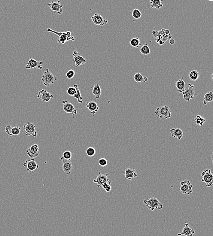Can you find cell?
<instances>
[{
  "instance_id": "obj_1",
  "label": "cell",
  "mask_w": 213,
  "mask_h": 236,
  "mask_svg": "<svg viewBox=\"0 0 213 236\" xmlns=\"http://www.w3.org/2000/svg\"><path fill=\"white\" fill-rule=\"evenodd\" d=\"M47 31L53 33L56 35L59 36V39L58 40L57 42L62 44H65L66 41L72 40L74 41L75 40V37L72 35V32L70 31H67L66 32H58L54 31L50 28H48Z\"/></svg>"
},
{
  "instance_id": "obj_2",
  "label": "cell",
  "mask_w": 213,
  "mask_h": 236,
  "mask_svg": "<svg viewBox=\"0 0 213 236\" xmlns=\"http://www.w3.org/2000/svg\"><path fill=\"white\" fill-rule=\"evenodd\" d=\"M143 204L151 211H154L156 208L161 210L163 207L162 204L155 197L151 198L147 200L145 199L143 201Z\"/></svg>"
},
{
  "instance_id": "obj_3",
  "label": "cell",
  "mask_w": 213,
  "mask_h": 236,
  "mask_svg": "<svg viewBox=\"0 0 213 236\" xmlns=\"http://www.w3.org/2000/svg\"><path fill=\"white\" fill-rule=\"evenodd\" d=\"M56 77L54 76V74L50 71L48 69H46V71L44 72L43 75L41 77V80L43 82L44 86H49L51 84L55 83V81L57 80Z\"/></svg>"
},
{
  "instance_id": "obj_4",
  "label": "cell",
  "mask_w": 213,
  "mask_h": 236,
  "mask_svg": "<svg viewBox=\"0 0 213 236\" xmlns=\"http://www.w3.org/2000/svg\"><path fill=\"white\" fill-rule=\"evenodd\" d=\"M154 113L160 119H169L171 116V111L168 106L165 105L162 107H158L154 111Z\"/></svg>"
},
{
  "instance_id": "obj_5",
  "label": "cell",
  "mask_w": 213,
  "mask_h": 236,
  "mask_svg": "<svg viewBox=\"0 0 213 236\" xmlns=\"http://www.w3.org/2000/svg\"><path fill=\"white\" fill-rule=\"evenodd\" d=\"M201 181L206 187H211L213 184V175L210 169H205L201 173Z\"/></svg>"
},
{
  "instance_id": "obj_6",
  "label": "cell",
  "mask_w": 213,
  "mask_h": 236,
  "mask_svg": "<svg viewBox=\"0 0 213 236\" xmlns=\"http://www.w3.org/2000/svg\"><path fill=\"white\" fill-rule=\"evenodd\" d=\"M108 174H103L99 172V175L96 179L93 180V182L97 183V187L99 188H102V185L105 183L111 184V180L108 178Z\"/></svg>"
},
{
  "instance_id": "obj_7",
  "label": "cell",
  "mask_w": 213,
  "mask_h": 236,
  "mask_svg": "<svg viewBox=\"0 0 213 236\" xmlns=\"http://www.w3.org/2000/svg\"><path fill=\"white\" fill-rule=\"evenodd\" d=\"M189 87L185 88L182 93L184 99L187 102L190 101L191 99H193L195 97V86L189 83Z\"/></svg>"
},
{
  "instance_id": "obj_8",
  "label": "cell",
  "mask_w": 213,
  "mask_h": 236,
  "mask_svg": "<svg viewBox=\"0 0 213 236\" xmlns=\"http://www.w3.org/2000/svg\"><path fill=\"white\" fill-rule=\"evenodd\" d=\"M36 126L30 122H27L24 125L23 129L25 131L26 136L32 135V136L36 137L37 135V132L35 129Z\"/></svg>"
},
{
  "instance_id": "obj_9",
  "label": "cell",
  "mask_w": 213,
  "mask_h": 236,
  "mask_svg": "<svg viewBox=\"0 0 213 236\" xmlns=\"http://www.w3.org/2000/svg\"><path fill=\"white\" fill-rule=\"evenodd\" d=\"M181 187L180 189L183 194L191 195L193 192V185L189 180L181 181Z\"/></svg>"
},
{
  "instance_id": "obj_10",
  "label": "cell",
  "mask_w": 213,
  "mask_h": 236,
  "mask_svg": "<svg viewBox=\"0 0 213 236\" xmlns=\"http://www.w3.org/2000/svg\"><path fill=\"white\" fill-rule=\"evenodd\" d=\"M87 62V60L84 57L81 56V54L77 52L76 50H74L73 53V63L74 64L75 66H79L84 65Z\"/></svg>"
},
{
  "instance_id": "obj_11",
  "label": "cell",
  "mask_w": 213,
  "mask_h": 236,
  "mask_svg": "<svg viewBox=\"0 0 213 236\" xmlns=\"http://www.w3.org/2000/svg\"><path fill=\"white\" fill-rule=\"evenodd\" d=\"M23 165L26 168L29 173H32L39 168V165L34 159H27L24 162Z\"/></svg>"
},
{
  "instance_id": "obj_12",
  "label": "cell",
  "mask_w": 213,
  "mask_h": 236,
  "mask_svg": "<svg viewBox=\"0 0 213 236\" xmlns=\"http://www.w3.org/2000/svg\"><path fill=\"white\" fill-rule=\"evenodd\" d=\"M26 152L30 158L34 159L39 155V146L37 144H33L26 150Z\"/></svg>"
},
{
  "instance_id": "obj_13",
  "label": "cell",
  "mask_w": 213,
  "mask_h": 236,
  "mask_svg": "<svg viewBox=\"0 0 213 236\" xmlns=\"http://www.w3.org/2000/svg\"><path fill=\"white\" fill-rule=\"evenodd\" d=\"M60 160L62 162L63 172H64L66 174L69 175L71 174L73 169L72 163L71 160L64 159L63 157H61Z\"/></svg>"
},
{
  "instance_id": "obj_14",
  "label": "cell",
  "mask_w": 213,
  "mask_h": 236,
  "mask_svg": "<svg viewBox=\"0 0 213 236\" xmlns=\"http://www.w3.org/2000/svg\"><path fill=\"white\" fill-rule=\"evenodd\" d=\"M37 97L43 102H47L50 101L51 98L53 97V95L51 93L47 92L46 89H43L39 92Z\"/></svg>"
},
{
  "instance_id": "obj_15",
  "label": "cell",
  "mask_w": 213,
  "mask_h": 236,
  "mask_svg": "<svg viewBox=\"0 0 213 236\" xmlns=\"http://www.w3.org/2000/svg\"><path fill=\"white\" fill-rule=\"evenodd\" d=\"M47 5L52 11L56 12L59 15L62 14V8L63 6L60 4V1L52 2L50 3H48Z\"/></svg>"
},
{
  "instance_id": "obj_16",
  "label": "cell",
  "mask_w": 213,
  "mask_h": 236,
  "mask_svg": "<svg viewBox=\"0 0 213 236\" xmlns=\"http://www.w3.org/2000/svg\"><path fill=\"white\" fill-rule=\"evenodd\" d=\"M43 62H39L36 61L33 58H30L28 61V62L26 64V69H31L32 68H36V69L42 70L43 68Z\"/></svg>"
},
{
  "instance_id": "obj_17",
  "label": "cell",
  "mask_w": 213,
  "mask_h": 236,
  "mask_svg": "<svg viewBox=\"0 0 213 236\" xmlns=\"http://www.w3.org/2000/svg\"><path fill=\"white\" fill-rule=\"evenodd\" d=\"M91 20L94 24L100 26H103L108 23L107 20H105L100 14L97 13H96L91 17Z\"/></svg>"
},
{
  "instance_id": "obj_18",
  "label": "cell",
  "mask_w": 213,
  "mask_h": 236,
  "mask_svg": "<svg viewBox=\"0 0 213 236\" xmlns=\"http://www.w3.org/2000/svg\"><path fill=\"white\" fill-rule=\"evenodd\" d=\"M21 130V128L18 126L12 127L10 125H8L5 127L6 133L10 136L18 135L20 134Z\"/></svg>"
},
{
  "instance_id": "obj_19",
  "label": "cell",
  "mask_w": 213,
  "mask_h": 236,
  "mask_svg": "<svg viewBox=\"0 0 213 236\" xmlns=\"http://www.w3.org/2000/svg\"><path fill=\"white\" fill-rule=\"evenodd\" d=\"M192 226H193V225L189 226V223L186 222L184 224V228L182 231L181 233H178V236H181L182 235H184L185 236H193V235L195 234L196 231L192 228L191 227Z\"/></svg>"
},
{
  "instance_id": "obj_20",
  "label": "cell",
  "mask_w": 213,
  "mask_h": 236,
  "mask_svg": "<svg viewBox=\"0 0 213 236\" xmlns=\"http://www.w3.org/2000/svg\"><path fill=\"white\" fill-rule=\"evenodd\" d=\"M124 175L126 179L130 180H132L138 176L135 169V168H127L125 170Z\"/></svg>"
},
{
  "instance_id": "obj_21",
  "label": "cell",
  "mask_w": 213,
  "mask_h": 236,
  "mask_svg": "<svg viewBox=\"0 0 213 236\" xmlns=\"http://www.w3.org/2000/svg\"><path fill=\"white\" fill-rule=\"evenodd\" d=\"M86 107L89 110L90 113L94 116L95 114L98 112L99 110V107L96 102L90 101L87 102Z\"/></svg>"
},
{
  "instance_id": "obj_22",
  "label": "cell",
  "mask_w": 213,
  "mask_h": 236,
  "mask_svg": "<svg viewBox=\"0 0 213 236\" xmlns=\"http://www.w3.org/2000/svg\"><path fill=\"white\" fill-rule=\"evenodd\" d=\"M63 105V110L65 113H72L73 112L74 110H75L74 106L72 104L66 100H64L62 101Z\"/></svg>"
},
{
  "instance_id": "obj_23",
  "label": "cell",
  "mask_w": 213,
  "mask_h": 236,
  "mask_svg": "<svg viewBox=\"0 0 213 236\" xmlns=\"http://www.w3.org/2000/svg\"><path fill=\"white\" fill-rule=\"evenodd\" d=\"M171 136L174 138H177L178 140H181L183 135V132L180 128L172 129L170 130Z\"/></svg>"
},
{
  "instance_id": "obj_24",
  "label": "cell",
  "mask_w": 213,
  "mask_h": 236,
  "mask_svg": "<svg viewBox=\"0 0 213 236\" xmlns=\"http://www.w3.org/2000/svg\"><path fill=\"white\" fill-rule=\"evenodd\" d=\"M184 76L181 79L179 80L175 83V86L180 93H182L186 88L185 82L183 80Z\"/></svg>"
},
{
  "instance_id": "obj_25",
  "label": "cell",
  "mask_w": 213,
  "mask_h": 236,
  "mask_svg": "<svg viewBox=\"0 0 213 236\" xmlns=\"http://www.w3.org/2000/svg\"><path fill=\"white\" fill-rule=\"evenodd\" d=\"M92 87V92L93 95L95 96L96 99H99L101 96V94H102V89H101L100 85L98 84H96L90 88Z\"/></svg>"
},
{
  "instance_id": "obj_26",
  "label": "cell",
  "mask_w": 213,
  "mask_h": 236,
  "mask_svg": "<svg viewBox=\"0 0 213 236\" xmlns=\"http://www.w3.org/2000/svg\"><path fill=\"white\" fill-rule=\"evenodd\" d=\"M74 87L76 89V93L73 96L75 98V99H77L79 103L82 104L83 103V97L81 96L80 89L79 88L78 86L76 84H75L74 85Z\"/></svg>"
},
{
  "instance_id": "obj_27",
  "label": "cell",
  "mask_w": 213,
  "mask_h": 236,
  "mask_svg": "<svg viewBox=\"0 0 213 236\" xmlns=\"http://www.w3.org/2000/svg\"><path fill=\"white\" fill-rule=\"evenodd\" d=\"M213 101V93L212 91L208 92L206 93L204 96V101L203 104L204 105H206L208 102Z\"/></svg>"
},
{
  "instance_id": "obj_28",
  "label": "cell",
  "mask_w": 213,
  "mask_h": 236,
  "mask_svg": "<svg viewBox=\"0 0 213 236\" xmlns=\"http://www.w3.org/2000/svg\"><path fill=\"white\" fill-rule=\"evenodd\" d=\"M163 4L161 1H150V7L151 8H156L159 10L160 8H162Z\"/></svg>"
},
{
  "instance_id": "obj_29",
  "label": "cell",
  "mask_w": 213,
  "mask_h": 236,
  "mask_svg": "<svg viewBox=\"0 0 213 236\" xmlns=\"http://www.w3.org/2000/svg\"><path fill=\"white\" fill-rule=\"evenodd\" d=\"M130 44L133 47L138 48L140 46H141V40L138 37L133 38L130 40Z\"/></svg>"
},
{
  "instance_id": "obj_30",
  "label": "cell",
  "mask_w": 213,
  "mask_h": 236,
  "mask_svg": "<svg viewBox=\"0 0 213 236\" xmlns=\"http://www.w3.org/2000/svg\"><path fill=\"white\" fill-rule=\"evenodd\" d=\"M199 73L197 71H192L189 74L190 79L193 81H196L199 78Z\"/></svg>"
},
{
  "instance_id": "obj_31",
  "label": "cell",
  "mask_w": 213,
  "mask_h": 236,
  "mask_svg": "<svg viewBox=\"0 0 213 236\" xmlns=\"http://www.w3.org/2000/svg\"><path fill=\"white\" fill-rule=\"evenodd\" d=\"M140 50L141 53L143 55H148L151 53V50L147 44L143 45Z\"/></svg>"
},
{
  "instance_id": "obj_32",
  "label": "cell",
  "mask_w": 213,
  "mask_h": 236,
  "mask_svg": "<svg viewBox=\"0 0 213 236\" xmlns=\"http://www.w3.org/2000/svg\"><path fill=\"white\" fill-rule=\"evenodd\" d=\"M194 120H195V121L196 124L197 125H199L201 126H203V124L206 121L205 118L203 117V116H201V115H197V116H196Z\"/></svg>"
},
{
  "instance_id": "obj_33",
  "label": "cell",
  "mask_w": 213,
  "mask_h": 236,
  "mask_svg": "<svg viewBox=\"0 0 213 236\" xmlns=\"http://www.w3.org/2000/svg\"><path fill=\"white\" fill-rule=\"evenodd\" d=\"M134 79L135 81L137 83H140L143 81L144 77L142 74L140 73H137L135 74L134 76Z\"/></svg>"
},
{
  "instance_id": "obj_34",
  "label": "cell",
  "mask_w": 213,
  "mask_h": 236,
  "mask_svg": "<svg viewBox=\"0 0 213 236\" xmlns=\"http://www.w3.org/2000/svg\"><path fill=\"white\" fill-rule=\"evenodd\" d=\"M132 17L134 18L138 19L140 18L141 17L142 13L139 10L137 9H135L133 10V11H132Z\"/></svg>"
},
{
  "instance_id": "obj_35",
  "label": "cell",
  "mask_w": 213,
  "mask_h": 236,
  "mask_svg": "<svg viewBox=\"0 0 213 236\" xmlns=\"http://www.w3.org/2000/svg\"><path fill=\"white\" fill-rule=\"evenodd\" d=\"M96 153V149L93 147H89L86 151V153L89 157H93Z\"/></svg>"
},
{
  "instance_id": "obj_36",
  "label": "cell",
  "mask_w": 213,
  "mask_h": 236,
  "mask_svg": "<svg viewBox=\"0 0 213 236\" xmlns=\"http://www.w3.org/2000/svg\"><path fill=\"white\" fill-rule=\"evenodd\" d=\"M62 157H63L64 159L71 160L72 159V152H71L69 150L65 151L63 153Z\"/></svg>"
},
{
  "instance_id": "obj_37",
  "label": "cell",
  "mask_w": 213,
  "mask_h": 236,
  "mask_svg": "<svg viewBox=\"0 0 213 236\" xmlns=\"http://www.w3.org/2000/svg\"><path fill=\"white\" fill-rule=\"evenodd\" d=\"M67 93L69 95L73 96L76 93V89L74 86L69 87L67 89Z\"/></svg>"
},
{
  "instance_id": "obj_38",
  "label": "cell",
  "mask_w": 213,
  "mask_h": 236,
  "mask_svg": "<svg viewBox=\"0 0 213 236\" xmlns=\"http://www.w3.org/2000/svg\"><path fill=\"white\" fill-rule=\"evenodd\" d=\"M75 74V72L74 70H70L66 72V76L67 78L69 79H71L73 78Z\"/></svg>"
},
{
  "instance_id": "obj_39",
  "label": "cell",
  "mask_w": 213,
  "mask_h": 236,
  "mask_svg": "<svg viewBox=\"0 0 213 236\" xmlns=\"http://www.w3.org/2000/svg\"><path fill=\"white\" fill-rule=\"evenodd\" d=\"M98 164L102 167L106 166L108 164L107 160L105 158H101L98 161Z\"/></svg>"
},
{
  "instance_id": "obj_40",
  "label": "cell",
  "mask_w": 213,
  "mask_h": 236,
  "mask_svg": "<svg viewBox=\"0 0 213 236\" xmlns=\"http://www.w3.org/2000/svg\"><path fill=\"white\" fill-rule=\"evenodd\" d=\"M102 187L105 190V191L107 192H109L111 190V187L110 184L107 183H105L102 185Z\"/></svg>"
},
{
  "instance_id": "obj_41",
  "label": "cell",
  "mask_w": 213,
  "mask_h": 236,
  "mask_svg": "<svg viewBox=\"0 0 213 236\" xmlns=\"http://www.w3.org/2000/svg\"><path fill=\"white\" fill-rule=\"evenodd\" d=\"M169 43H170L171 45H174L175 43V41L174 39H170V41H169Z\"/></svg>"
},
{
  "instance_id": "obj_42",
  "label": "cell",
  "mask_w": 213,
  "mask_h": 236,
  "mask_svg": "<svg viewBox=\"0 0 213 236\" xmlns=\"http://www.w3.org/2000/svg\"><path fill=\"white\" fill-rule=\"evenodd\" d=\"M169 32H169V30H168V29H166V30H165L164 33L166 35H169L170 34Z\"/></svg>"
},
{
  "instance_id": "obj_43",
  "label": "cell",
  "mask_w": 213,
  "mask_h": 236,
  "mask_svg": "<svg viewBox=\"0 0 213 236\" xmlns=\"http://www.w3.org/2000/svg\"><path fill=\"white\" fill-rule=\"evenodd\" d=\"M148 81V78L147 77H144L143 81V82H146Z\"/></svg>"
},
{
  "instance_id": "obj_44",
  "label": "cell",
  "mask_w": 213,
  "mask_h": 236,
  "mask_svg": "<svg viewBox=\"0 0 213 236\" xmlns=\"http://www.w3.org/2000/svg\"><path fill=\"white\" fill-rule=\"evenodd\" d=\"M72 116L73 117V118H74V116L75 114H77V111H76V110H75V109L74 110L73 112L72 113Z\"/></svg>"
},
{
  "instance_id": "obj_45",
  "label": "cell",
  "mask_w": 213,
  "mask_h": 236,
  "mask_svg": "<svg viewBox=\"0 0 213 236\" xmlns=\"http://www.w3.org/2000/svg\"><path fill=\"white\" fill-rule=\"evenodd\" d=\"M159 44H160V45H162L164 44V41H162V40H160L159 42Z\"/></svg>"
},
{
  "instance_id": "obj_46",
  "label": "cell",
  "mask_w": 213,
  "mask_h": 236,
  "mask_svg": "<svg viewBox=\"0 0 213 236\" xmlns=\"http://www.w3.org/2000/svg\"><path fill=\"white\" fill-rule=\"evenodd\" d=\"M168 37H169V39H170H170H171V38H172V35H170L169 34V36H168Z\"/></svg>"
},
{
  "instance_id": "obj_47",
  "label": "cell",
  "mask_w": 213,
  "mask_h": 236,
  "mask_svg": "<svg viewBox=\"0 0 213 236\" xmlns=\"http://www.w3.org/2000/svg\"><path fill=\"white\" fill-rule=\"evenodd\" d=\"M165 29H162V30H161V32H162V33H164L165 32Z\"/></svg>"
},
{
  "instance_id": "obj_48",
  "label": "cell",
  "mask_w": 213,
  "mask_h": 236,
  "mask_svg": "<svg viewBox=\"0 0 213 236\" xmlns=\"http://www.w3.org/2000/svg\"><path fill=\"white\" fill-rule=\"evenodd\" d=\"M213 74H212V75H211V78H212V80H213Z\"/></svg>"
}]
</instances>
